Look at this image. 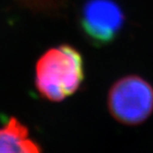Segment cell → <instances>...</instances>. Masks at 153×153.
<instances>
[{
	"label": "cell",
	"instance_id": "4",
	"mask_svg": "<svg viewBox=\"0 0 153 153\" xmlns=\"http://www.w3.org/2000/svg\"><path fill=\"white\" fill-rule=\"evenodd\" d=\"M0 153H41V149L29 136L28 128L11 118L0 128Z\"/></svg>",
	"mask_w": 153,
	"mask_h": 153
},
{
	"label": "cell",
	"instance_id": "1",
	"mask_svg": "<svg viewBox=\"0 0 153 153\" xmlns=\"http://www.w3.org/2000/svg\"><path fill=\"white\" fill-rule=\"evenodd\" d=\"M84 79L81 54L70 46L47 51L36 66V88L51 102H61L78 90Z\"/></svg>",
	"mask_w": 153,
	"mask_h": 153
},
{
	"label": "cell",
	"instance_id": "2",
	"mask_svg": "<svg viewBox=\"0 0 153 153\" xmlns=\"http://www.w3.org/2000/svg\"><path fill=\"white\" fill-rule=\"evenodd\" d=\"M108 108L119 123L141 124L153 114V87L137 75L122 76L109 88Z\"/></svg>",
	"mask_w": 153,
	"mask_h": 153
},
{
	"label": "cell",
	"instance_id": "3",
	"mask_svg": "<svg viewBox=\"0 0 153 153\" xmlns=\"http://www.w3.org/2000/svg\"><path fill=\"white\" fill-rule=\"evenodd\" d=\"M124 23V12L114 0H88L82 6L81 27L97 46L108 45L116 39Z\"/></svg>",
	"mask_w": 153,
	"mask_h": 153
}]
</instances>
